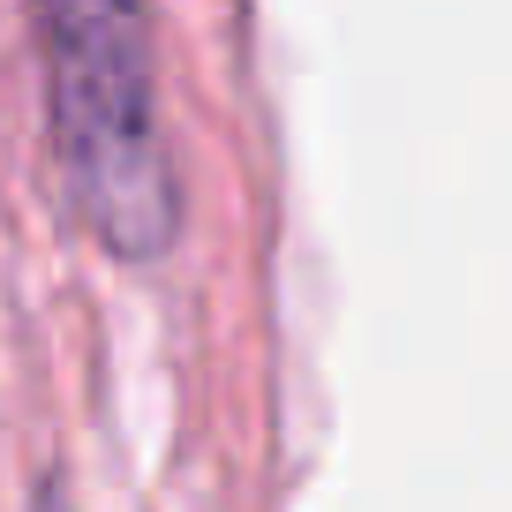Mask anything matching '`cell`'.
Returning a JSON list of instances; mask_svg holds the SVG:
<instances>
[{
  "mask_svg": "<svg viewBox=\"0 0 512 512\" xmlns=\"http://www.w3.org/2000/svg\"><path fill=\"white\" fill-rule=\"evenodd\" d=\"M46 106L68 196L121 264H159L181 234L174 151L159 121L151 0H38Z\"/></svg>",
  "mask_w": 512,
  "mask_h": 512,
  "instance_id": "6da1fadb",
  "label": "cell"
}]
</instances>
